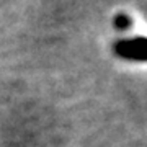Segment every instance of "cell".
I'll list each match as a JSON object with an SVG mask.
<instances>
[{"label": "cell", "instance_id": "cell-1", "mask_svg": "<svg viewBox=\"0 0 147 147\" xmlns=\"http://www.w3.org/2000/svg\"><path fill=\"white\" fill-rule=\"evenodd\" d=\"M118 53L131 59H147V39H134L118 44Z\"/></svg>", "mask_w": 147, "mask_h": 147}]
</instances>
